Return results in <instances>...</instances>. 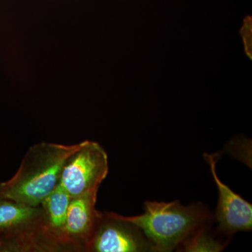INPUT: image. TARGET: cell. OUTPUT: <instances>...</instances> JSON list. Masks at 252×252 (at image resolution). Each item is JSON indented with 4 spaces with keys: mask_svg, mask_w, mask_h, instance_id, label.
<instances>
[{
    "mask_svg": "<svg viewBox=\"0 0 252 252\" xmlns=\"http://www.w3.org/2000/svg\"><path fill=\"white\" fill-rule=\"evenodd\" d=\"M84 143L39 142L32 146L15 175L0 183V198L28 207L40 206L59 185L64 162Z\"/></svg>",
    "mask_w": 252,
    "mask_h": 252,
    "instance_id": "obj_1",
    "label": "cell"
},
{
    "mask_svg": "<svg viewBox=\"0 0 252 252\" xmlns=\"http://www.w3.org/2000/svg\"><path fill=\"white\" fill-rule=\"evenodd\" d=\"M122 220L137 225L148 239L154 252H172L200 227L211 221V213L205 205L185 206L180 201L146 202L143 214Z\"/></svg>",
    "mask_w": 252,
    "mask_h": 252,
    "instance_id": "obj_2",
    "label": "cell"
},
{
    "mask_svg": "<svg viewBox=\"0 0 252 252\" xmlns=\"http://www.w3.org/2000/svg\"><path fill=\"white\" fill-rule=\"evenodd\" d=\"M109 172L108 156L99 143L86 140L64 162L59 185L71 198L98 189Z\"/></svg>",
    "mask_w": 252,
    "mask_h": 252,
    "instance_id": "obj_3",
    "label": "cell"
},
{
    "mask_svg": "<svg viewBox=\"0 0 252 252\" xmlns=\"http://www.w3.org/2000/svg\"><path fill=\"white\" fill-rule=\"evenodd\" d=\"M88 249L96 252H154L137 225L114 212L102 214Z\"/></svg>",
    "mask_w": 252,
    "mask_h": 252,
    "instance_id": "obj_4",
    "label": "cell"
},
{
    "mask_svg": "<svg viewBox=\"0 0 252 252\" xmlns=\"http://www.w3.org/2000/svg\"><path fill=\"white\" fill-rule=\"evenodd\" d=\"M219 191L216 220L222 234L233 235L238 231H250L252 228V205L235 193L219 178L215 155L205 154Z\"/></svg>",
    "mask_w": 252,
    "mask_h": 252,
    "instance_id": "obj_5",
    "label": "cell"
},
{
    "mask_svg": "<svg viewBox=\"0 0 252 252\" xmlns=\"http://www.w3.org/2000/svg\"><path fill=\"white\" fill-rule=\"evenodd\" d=\"M98 189L72 197L68 207L63 241L84 244L89 248L102 213L95 209Z\"/></svg>",
    "mask_w": 252,
    "mask_h": 252,
    "instance_id": "obj_6",
    "label": "cell"
},
{
    "mask_svg": "<svg viewBox=\"0 0 252 252\" xmlns=\"http://www.w3.org/2000/svg\"><path fill=\"white\" fill-rule=\"evenodd\" d=\"M71 196L59 185L41 203L42 220L51 237L63 241L68 207Z\"/></svg>",
    "mask_w": 252,
    "mask_h": 252,
    "instance_id": "obj_7",
    "label": "cell"
},
{
    "mask_svg": "<svg viewBox=\"0 0 252 252\" xmlns=\"http://www.w3.org/2000/svg\"><path fill=\"white\" fill-rule=\"evenodd\" d=\"M42 212L39 207H32L0 198V233L6 235L23 233L39 219Z\"/></svg>",
    "mask_w": 252,
    "mask_h": 252,
    "instance_id": "obj_8",
    "label": "cell"
},
{
    "mask_svg": "<svg viewBox=\"0 0 252 252\" xmlns=\"http://www.w3.org/2000/svg\"><path fill=\"white\" fill-rule=\"evenodd\" d=\"M207 225L200 227L179 247L185 252H220L226 246L227 242H221L209 233Z\"/></svg>",
    "mask_w": 252,
    "mask_h": 252,
    "instance_id": "obj_9",
    "label": "cell"
},
{
    "mask_svg": "<svg viewBox=\"0 0 252 252\" xmlns=\"http://www.w3.org/2000/svg\"><path fill=\"white\" fill-rule=\"evenodd\" d=\"M5 243H6V237L3 233H0V252L4 247Z\"/></svg>",
    "mask_w": 252,
    "mask_h": 252,
    "instance_id": "obj_10",
    "label": "cell"
}]
</instances>
